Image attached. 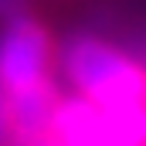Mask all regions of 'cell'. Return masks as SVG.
I'll return each instance as SVG.
<instances>
[{"instance_id": "cell-4", "label": "cell", "mask_w": 146, "mask_h": 146, "mask_svg": "<svg viewBox=\"0 0 146 146\" xmlns=\"http://www.w3.org/2000/svg\"><path fill=\"white\" fill-rule=\"evenodd\" d=\"M0 95H3V106L10 112V122H14V129H17V136H21L24 146L41 139V136H48L51 112L58 106V99H61V92H58V85L51 82V75L41 78V82L24 85V88L0 92Z\"/></svg>"}, {"instance_id": "cell-3", "label": "cell", "mask_w": 146, "mask_h": 146, "mask_svg": "<svg viewBox=\"0 0 146 146\" xmlns=\"http://www.w3.org/2000/svg\"><path fill=\"white\" fill-rule=\"evenodd\" d=\"M48 65H51L48 27L34 21L27 10L7 17L0 31V92H14L48 78Z\"/></svg>"}, {"instance_id": "cell-1", "label": "cell", "mask_w": 146, "mask_h": 146, "mask_svg": "<svg viewBox=\"0 0 146 146\" xmlns=\"http://www.w3.org/2000/svg\"><path fill=\"white\" fill-rule=\"evenodd\" d=\"M61 72L78 95L99 106H146V65L95 34H75L58 51Z\"/></svg>"}, {"instance_id": "cell-7", "label": "cell", "mask_w": 146, "mask_h": 146, "mask_svg": "<svg viewBox=\"0 0 146 146\" xmlns=\"http://www.w3.org/2000/svg\"><path fill=\"white\" fill-rule=\"evenodd\" d=\"M27 146H58L51 136H41V139H34V143H27Z\"/></svg>"}, {"instance_id": "cell-5", "label": "cell", "mask_w": 146, "mask_h": 146, "mask_svg": "<svg viewBox=\"0 0 146 146\" xmlns=\"http://www.w3.org/2000/svg\"><path fill=\"white\" fill-rule=\"evenodd\" d=\"M0 146H24L17 129H14V122H10V112L3 106V95H0Z\"/></svg>"}, {"instance_id": "cell-6", "label": "cell", "mask_w": 146, "mask_h": 146, "mask_svg": "<svg viewBox=\"0 0 146 146\" xmlns=\"http://www.w3.org/2000/svg\"><path fill=\"white\" fill-rule=\"evenodd\" d=\"M21 10H27V0H0V17L3 21L14 17V14H21Z\"/></svg>"}, {"instance_id": "cell-2", "label": "cell", "mask_w": 146, "mask_h": 146, "mask_svg": "<svg viewBox=\"0 0 146 146\" xmlns=\"http://www.w3.org/2000/svg\"><path fill=\"white\" fill-rule=\"evenodd\" d=\"M48 136L58 146H146V106H99L85 95H61Z\"/></svg>"}]
</instances>
